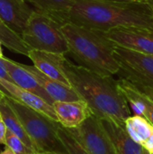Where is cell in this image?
<instances>
[{"mask_svg":"<svg viewBox=\"0 0 153 154\" xmlns=\"http://www.w3.org/2000/svg\"><path fill=\"white\" fill-rule=\"evenodd\" d=\"M65 23L103 32L116 27H141L153 31V14L147 3L75 0Z\"/></svg>","mask_w":153,"mask_h":154,"instance_id":"6da1fadb","label":"cell"},{"mask_svg":"<svg viewBox=\"0 0 153 154\" xmlns=\"http://www.w3.org/2000/svg\"><path fill=\"white\" fill-rule=\"evenodd\" d=\"M64 71L72 88L87 103L96 116L124 126L126 119L133 116V112L113 77L101 76L73 64L67 58Z\"/></svg>","mask_w":153,"mask_h":154,"instance_id":"7a4b0ae2","label":"cell"},{"mask_svg":"<svg viewBox=\"0 0 153 154\" xmlns=\"http://www.w3.org/2000/svg\"><path fill=\"white\" fill-rule=\"evenodd\" d=\"M69 53L79 66L105 77H113L120 70L115 57V44L103 31L87 28L72 23L61 25Z\"/></svg>","mask_w":153,"mask_h":154,"instance_id":"3957f363","label":"cell"},{"mask_svg":"<svg viewBox=\"0 0 153 154\" xmlns=\"http://www.w3.org/2000/svg\"><path fill=\"white\" fill-rule=\"evenodd\" d=\"M5 99L21 120L38 153L50 152L68 154L58 134V122L19 103L7 95L5 96Z\"/></svg>","mask_w":153,"mask_h":154,"instance_id":"277c9868","label":"cell"},{"mask_svg":"<svg viewBox=\"0 0 153 154\" xmlns=\"http://www.w3.org/2000/svg\"><path fill=\"white\" fill-rule=\"evenodd\" d=\"M61 23L50 15L34 10L30 16L22 38L31 50L66 54L68 42L61 31Z\"/></svg>","mask_w":153,"mask_h":154,"instance_id":"5b68a950","label":"cell"},{"mask_svg":"<svg viewBox=\"0 0 153 154\" xmlns=\"http://www.w3.org/2000/svg\"><path fill=\"white\" fill-rule=\"evenodd\" d=\"M115 57L119 63V78L133 85L153 89V55L136 52L115 45Z\"/></svg>","mask_w":153,"mask_h":154,"instance_id":"8992f818","label":"cell"},{"mask_svg":"<svg viewBox=\"0 0 153 154\" xmlns=\"http://www.w3.org/2000/svg\"><path fill=\"white\" fill-rule=\"evenodd\" d=\"M90 154H116L101 119L94 113L78 128L69 129Z\"/></svg>","mask_w":153,"mask_h":154,"instance_id":"52a82bcc","label":"cell"},{"mask_svg":"<svg viewBox=\"0 0 153 154\" xmlns=\"http://www.w3.org/2000/svg\"><path fill=\"white\" fill-rule=\"evenodd\" d=\"M115 45L136 52L153 55V31L141 27H116L104 32Z\"/></svg>","mask_w":153,"mask_h":154,"instance_id":"ba28073f","label":"cell"},{"mask_svg":"<svg viewBox=\"0 0 153 154\" xmlns=\"http://www.w3.org/2000/svg\"><path fill=\"white\" fill-rule=\"evenodd\" d=\"M28 58L32 61L33 66L44 75L68 87H71L64 71V61L66 60L64 54L31 50Z\"/></svg>","mask_w":153,"mask_h":154,"instance_id":"9c48e42d","label":"cell"},{"mask_svg":"<svg viewBox=\"0 0 153 154\" xmlns=\"http://www.w3.org/2000/svg\"><path fill=\"white\" fill-rule=\"evenodd\" d=\"M58 122L67 129L80 126L92 114V110L84 100L78 101H56L52 105Z\"/></svg>","mask_w":153,"mask_h":154,"instance_id":"30bf717a","label":"cell"},{"mask_svg":"<svg viewBox=\"0 0 153 154\" xmlns=\"http://www.w3.org/2000/svg\"><path fill=\"white\" fill-rule=\"evenodd\" d=\"M0 88L4 89V92L8 97H13L19 103L39 113H41L42 115L48 116L49 118H50L55 122H58V117L56 116L53 106L48 104L45 100H43L41 97H38L37 95L19 88L13 82L1 80V79H0Z\"/></svg>","mask_w":153,"mask_h":154,"instance_id":"8fae6325","label":"cell"},{"mask_svg":"<svg viewBox=\"0 0 153 154\" xmlns=\"http://www.w3.org/2000/svg\"><path fill=\"white\" fill-rule=\"evenodd\" d=\"M33 11L24 0H0V18L21 36Z\"/></svg>","mask_w":153,"mask_h":154,"instance_id":"7c38bea8","label":"cell"},{"mask_svg":"<svg viewBox=\"0 0 153 154\" xmlns=\"http://www.w3.org/2000/svg\"><path fill=\"white\" fill-rule=\"evenodd\" d=\"M116 84L119 91L126 99L133 115L142 116L153 125V100L125 79L119 78Z\"/></svg>","mask_w":153,"mask_h":154,"instance_id":"4fadbf2b","label":"cell"},{"mask_svg":"<svg viewBox=\"0 0 153 154\" xmlns=\"http://www.w3.org/2000/svg\"><path fill=\"white\" fill-rule=\"evenodd\" d=\"M4 60L14 84L23 89L37 95L38 97L45 100L48 104L51 106L53 105L54 100L49 96L45 89L36 80V79L21 65V63H17L5 57H4Z\"/></svg>","mask_w":153,"mask_h":154,"instance_id":"5bb4252c","label":"cell"},{"mask_svg":"<svg viewBox=\"0 0 153 154\" xmlns=\"http://www.w3.org/2000/svg\"><path fill=\"white\" fill-rule=\"evenodd\" d=\"M21 65L36 79V80L45 89V91L54 100V102L56 101L68 102V101L83 100L71 87H68L60 82H58L47 77L34 66L25 65L22 63Z\"/></svg>","mask_w":153,"mask_h":154,"instance_id":"9a60e30c","label":"cell"},{"mask_svg":"<svg viewBox=\"0 0 153 154\" xmlns=\"http://www.w3.org/2000/svg\"><path fill=\"white\" fill-rule=\"evenodd\" d=\"M101 122L120 154H151L142 145L131 138L125 126L119 125L109 119H101Z\"/></svg>","mask_w":153,"mask_h":154,"instance_id":"2e32d148","label":"cell"},{"mask_svg":"<svg viewBox=\"0 0 153 154\" xmlns=\"http://www.w3.org/2000/svg\"><path fill=\"white\" fill-rule=\"evenodd\" d=\"M32 4L36 10L45 13L63 24L75 0H24Z\"/></svg>","mask_w":153,"mask_h":154,"instance_id":"e0dca14e","label":"cell"},{"mask_svg":"<svg viewBox=\"0 0 153 154\" xmlns=\"http://www.w3.org/2000/svg\"><path fill=\"white\" fill-rule=\"evenodd\" d=\"M0 113L7 127V130L14 134L16 136H18L28 147H30L31 149H32L37 152L35 146L32 141L31 140V138L29 137L28 134L26 133V130L24 129L21 120L19 119L15 112L13 110V108L9 106L5 97L3 99V101L0 104Z\"/></svg>","mask_w":153,"mask_h":154,"instance_id":"ac0fdd59","label":"cell"},{"mask_svg":"<svg viewBox=\"0 0 153 154\" xmlns=\"http://www.w3.org/2000/svg\"><path fill=\"white\" fill-rule=\"evenodd\" d=\"M124 126L131 138L142 146L153 134V125L142 116H131L126 119Z\"/></svg>","mask_w":153,"mask_h":154,"instance_id":"d6986e66","label":"cell"},{"mask_svg":"<svg viewBox=\"0 0 153 154\" xmlns=\"http://www.w3.org/2000/svg\"><path fill=\"white\" fill-rule=\"evenodd\" d=\"M0 42L9 51L15 53L23 54L28 57L31 49L23 40L22 36L13 31L0 18Z\"/></svg>","mask_w":153,"mask_h":154,"instance_id":"ffe728a7","label":"cell"},{"mask_svg":"<svg viewBox=\"0 0 153 154\" xmlns=\"http://www.w3.org/2000/svg\"><path fill=\"white\" fill-rule=\"evenodd\" d=\"M58 134L64 144L68 154H90L78 139L67 128L63 127L60 123L57 125Z\"/></svg>","mask_w":153,"mask_h":154,"instance_id":"44dd1931","label":"cell"},{"mask_svg":"<svg viewBox=\"0 0 153 154\" xmlns=\"http://www.w3.org/2000/svg\"><path fill=\"white\" fill-rule=\"evenodd\" d=\"M5 145L15 154H37L35 151L28 147L18 136L8 130L5 136Z\"/></svg>","mask_w":153,"mask_h":154,"instance_id":"7402d4cb","label":"cell"},{"mask_svg":"<svg viewBox=\"0 0 153 154\" xmlns=\"http://www.w3.org/2000/svg\"><path fill=\"white\" fill-rule=\"evenodd\" d=\"M0 79L1 80H6V81H9V82H13L12 79H11L8 71H7V69L5 67L4 57L0 58Z\"/></svg>","mask_w":153,"mask_h":154,"instance_id":"603a6c76","label":"cell"},{"mask_svg":"<svg viewBox=\"0 0 153 154\" xmlns=\"http://www.w3.org/2000/svg\"><path fill=\"white\" fill-rule=\"evenodd\" d=\"M7 133V127L3 120L2 115L0 113V144L5 145V136Z\"/></svg>","mask_w":153,"mask_h":154,"instance_id":"cb8c5ba5","label":"cell"},{"mask_svg":"<svg viewBox=\"0 0 153 154\" xmlns=\"http://www.w3.org/2000/svg\"><path fill=\"white\" fill-rule=\"evenodd\" d=\"M143 147L150 152L151 154H153V134L150 136V138L145 142L143 144Z\"/></svg>","mask_w":153,"mask_h":154,"instance_id":"d4e9b609","label":"cell"},{"mask_svg":"<svg viewBox=\"0 0 153 154\" xmlns=\"http://www.w3.org/2000/svg\"><path fill=\"white\" fill-rule=\"evenodd\" d=\"M0 154H15L11 149H9L8 147H6L4 151L0 152Z\"/></svg>","mask_w":153,"mask_h":154,"instance_id":"484cf974","label":"cell"},{"mask_svg":"<svg viewBox=\"0 0 153 154\" xmlns=\"http://www.w3.org/2000/svg\"><path fill=\"white\" fill-rule=\"evenodd\" d=\"M5 96H6V94H5L3 90H1V88H0V104H1V102L3 101V99L5 97Z\"/></svg>","mask_w":153,"mask_h":154,"instance_id":"4316f807","label":"cell"},{"mask_svg":"<svg viewBox=\"0 0 153 154\" xmlns=\"http://www.w3.org/2000/svg\"><path fill=\"white\" fill-rule=\"evenodd\" d=\"M147 4L149 5V6H150V8L151 9V12H152L153 14V0H148V1H147Z\"/></svg>","mask_w":153,"mask_h":154,"instance_id":"83f0119b","label":"cell"},{"mask_svg":"<svg viewBox=\"0 0 153 154\" xmlns=\"http://www.w3.org/2000/svg\"><path fill=\"white\" fill-rule=\"evenodd\" d=\"M106 1H115V2H133L134 0H106Z\"/></svg>","mask_w":153,"mask_h":154,"instance_id":"f1b7e54d","label":"cell"},{"mask_svg":"<svg viewBox=\"0 0 153 154\" xmlns=\"http://www.w3.org/2000/svg\"><path fill=\"white\" fill-rule=\"evenodd\" d=\"M37 154H60L57 153V152H39Z\"/></svg>","mask_w":153,"mask_h":154,"instance_id":"f546056e","label":"cell"},{"mask_svg":"<svg viewBox=\"0 0 153 154\" xmlns=\"http://www.w3.org/2000/svg\"><path fill=\"white\" fill-rule=\"evenodd\" d=\"M1 42H0V58H3L4 55H3V51H2V47H1Z\"/></svg>","mask_w":153,"mask_h":154,"instance_id":"4dcf8cb0","label":"cell"},{"mask_svg":"<svg viewBox=\"0 0 153 154\" xmlns=\"http://www.w3.org/2000/svg\"><path fill=\"white\" fill-rule=\"evenodd\" d=\"M135 2H139V3H147L148 0H134Z\"/></svg>","mask_w":153,"mask_h":154,"instance_id":"1f68e13d","label":"cell"},{"mask_svg":"<svg viewBox=\"0 0 153 154\" xmlns=\"http://www.w3.org/2000/svg\"><path fill=\"white\" fill-rule=\"evenodd\" d=\"M116 154H120V153H119V152H118L117 150H116Z\"/></svg>","mask_w":153,"mask_h":154,"instance_id":"d6a6232c","label":"cell"}]
</instances>
